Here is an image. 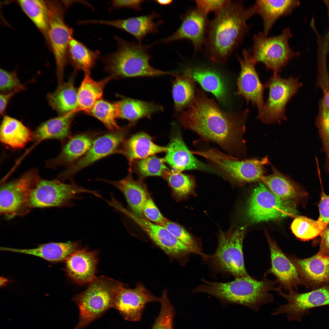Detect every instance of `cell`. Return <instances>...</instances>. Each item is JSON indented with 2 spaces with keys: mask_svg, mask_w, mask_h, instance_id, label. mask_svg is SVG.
<instances>
[{
  "mask_svg": "<svg viewBox=\"0 0 329 329\" xmlns=\"http://www.w3.org/2000/svg\"><path fill=\"white\" fill-rule=\"evenodd\" d=\"M99 180L109 183L119 190L123 194L132 213L143 218V209L148 196L143 183L134 179L130 173L125 178L119 180L105 179Z\"/></svg>",
  "mask_w": 329,
  "mask_h": 329,
  "instance_id": "obj_26",
  "label": "cell"
},
{
  "mask_svg": "<svg viewBox=\"0 0 329 329\" xmlns=\"http://www.w3.org/2000/svg\"><path fill=\"white\" fill-rule=\"evenodd\" d=\"M101 121L111 131L120 129L117 123L118 119L115 102H111L103 98L98 101L92 108L86 113Z\"/></svg>",
  "mask_w": 329,
  "mask_h": 329,
  "instance_id": "obj_39",
  "label": "cell"
},
{
  "mask_svg": "<svg viewBox=\"0 0 329 329\" xmlns=\"http://www.w3.org/2000/svg\"><path fill=\"white\" fill-rule=\"evenodd\" d=\"M127 129L111 131L97 137L86 154L71 164L64 173L66 177L72 176L80 171L98 160L111 154L116 153L119 146L125 140Z\"/></svg>",
  "mask_w": 329,
  "mask_h": 329,
  "instance_id": "obj_17",
  "label": "cell"
},
{
  "mask_svg": "<svg viewBox=\"0 0 329 329\" xmlns=\"http://www.w3.org/2000/svg\"><path fill=\"white\" fill-rule=\"evenodd\" d=\"M76 73L74 72L67 81L58 85L55 91L47 95L49 104L59 115L71 112L77 113V90L74 82Z\"/></svg>",
  "mask_w": 329,
  "mask_h": 329,
  "instance_id": "obj_29",
  "label": "cell"
},
{
  "mask_svg": "<svg viewBox=\"0 0 329 329\" xmlns=\"http://www.w3.org/2000/svg\"><path fill=\"white\" fill-rule=\"evenodd\" d=\"M145 1L142 0H115L110 2V10L122 8L131 9L136 11L141 9V5Z\"/></svg>",
  "mask_w": 329,
  "mask_h": 329,
  "instance_id": "obj_50",
  "label": "cell"
},
{
  "mask_svg": "<svg viewBox=\"0 0 329 329\" xmlns=\"http://www.w3.org/2000/svg\"><path fill=\"white\" fill-rule=\"evenodd\" d=\"M115 101L118 119H126L134 124L143 118H150L154 114L163 110L160 105L153 102L121 96Z\"/></svg>",
  "mask_w": 329,
  "mask_h": 329,
  "instance_id": "obj_28",
  "label": "cell"
},
{
  "mask_svg": "<svg viewBox=\"0 0 329 329\" xmlns=\"http://www.w3.org/2000/svg\"><path fill=\"white\" fill-rule=\"evenodd\" d=\"M182 23L173 34L159 41L168 44L183 39L190 41L196 52L201 51L204 46L209 20L205 15L196 7L188 10L181 16Z\"/></svg>",
  "mask_w": 329,
  "mask_h": 329,
  "instance_id": "obj_18",
  "label": "cell"
},
{
  "mask_svg": "<svg viewBox=\"0 0 329 329\" xmlns=\"http://www.w3.org/2000/svg\"><path fill=\"white\" fill-rule=\"evenodd\" d=\"M41 179L36 169L3 185L0 192V212L8 217L23 214L30 206L31 193Z\"/></svg>",
  "mask_w": 329,
  "mask_h": 329,
  "instance_id": "obj_10",
  "label": "cell"
},
{
  "mask_svg": "<svg viewBox=\"0 0 329 329\" xmlns=\"http://www.w3.org/2000/svg\"><path fill=\"white\" fill-rule=\"evenodd\" d=\"M159 15L155 12L145 15L132 17L125 19L114 20H85L83 25L101 24L113 27L123 30L132 35L141 43L144 38L149 34L158 33V28L163 23L160 20L156 22Z\"/></svg>",
  "mask_w": 329,
  "mask_h": 329,
  "instance_id": "obj_21",
  "label": "cell"
},
{
  "mask_svg": "<svg viewBox=\"0 0 329 329\" xmlns=\"http://www.w3.org/2000/svg\"><path fill=\"white\" fill-rule=\"evenodd\" d=\"M318 207L319 216L317 220L326 228L329 224V195L322 193Z\"/></svg>",
  "mask_w": 329,
  "mask_h": 329,
  "instance_id": "obj_49",
  "label": "cell"
},
{
  "mask_svg": "<svg viewBox=\"0 0 329 329\" xmlns=\"http://www.w3.org/2000/svg\"><path fill=\"white\" fill-rule=\"evenodd\" d=\"M164 159L154 155L136 161L135 168L142 177L158 176L163 177L169 169L165 164Z\"/></svg>",
  "mask_w": 329,
  "mask_h": 329,
  "instance_id": "obj_42",
  "label": "cell"
},
{
  "mask_svg": "<svg viewBox=\"0 0 329 329\" xmlns=\"http://www.w3.org/2000/svg\"><path fill=\"white\" fill-rule=\"evenodd\" d=\"M17 93L14 92L1 93L0 95V113L3 115L7 105L12 97Z\"/></svg>",
  "mask_w": 329,
  "mask_h": 329,
  "instance_id": "obj_52",
  "label": "cell"
},
{
  "mask_svg": "<svg viewBox=\"0 0 329 329\" xmlns=\"http://www.w3.org/2000/svg\"><path fill=\"white\" fill-rule=\"evenodd\" d=\"M265 235L270 250L271 267L266 271L265 275L273 274L279 284L277 287L289 292L297 291L299 285L305 286L293 264L267 232Z\"/></svg>",
  "mask_w": 329,
  "mask_h": 329,
  "instance_id": "obj_19",
  "label": "cell"
},
{
  "mask_svg": "<svg viewBox=\"0 0 329 329\" xmlns=\"http://www.w3.org/2000/svg\"><path fill=\"white\" fill-rule=\"evenodd\" d=\"M275 291L287 300V303L280 305L271 315L285 313L288 319L290 321L295 320L300 322L305 315L310 314L311 309L329 305V285L304 293H299L294 290L286 294L277 287Z\"/></svg>",
  "mask_w": 329,
  "mask_h": 329,
  "instance_id": "obj_13",
  "label": "cell"
},
{
  "mask_svg": "<svg viewBox=\"0 0 329 329\" xmlns=\"http://www.w3.org/2000/svg\"><path fill=\"white\" fill-rule=\"evenodd\" d=\"M2 251L34 255L50 261L65 260L70 255L81 249L79 242H50L31 249H18L1 247Z\"/></svg>",
  "mask_w": 329,
  "mask_h": 329,
  "instance_id": "obj_27",
  "label": "cell"
},
{
  "mask_svg": "<svg viewBox=\"0 0 329 329\" xmlns=\"http://www.w3.org/2000/svg\"><path fill=\"white\" fill-rule=\"evenodd\" d=\"M195 80L205 90L212 93L219 100L223 101L226 95L225 83L220 74L209 68L197 67L192 69Z\"/></svg>",
  "mask_w": 329,
  "mask_h": 329,
  "instance_id": "obj_37",
  "label": "cell"
},
{
  "mask_svg": "<svg viewBox=\"0 0 329 329\" xmlns=\"http://www.w3.org/2000/svg\"><path fill=\"white\" fill-rule=\"evenodd\" d=\"M143 214L147 220L162 226L166 219L161 213L153 200L149 195L144 205Z\"/></svg>",
  "mask_w": 329,
  "mask_h": 329,
  "instance_id": "obj_47",
  "label": "cell"
},
{
  "mask_svg": "<svg viewBox=\"0 0 329 329\" xmlns=\"http://www.w3.org/2000/svg\"><path fill=\"white\" fill-rule=\"evenodd\" d=\"M76 114L71 112L44 122L35 132L36 139L39 141L51 139L65 140L69 135L71 123Z\"/></svg>",
  "mask_w": 329,
  "mask_h": 329,
  "instance_id": "obj_35",
  "label": "cell"
},
{
  "mask_svg": "<svg viewBox=\"0 0 329 329\" xmlns=\"http://www.w3.org/2000/svg\"><path fill=\"white\" fill-rule=\"evenodd\" d=\"M111 80L108 76L99 80L93 79L90 74H85L77 90V113L89 111L95 103L102 98L105 87Z\"/></svg>",
  "mask_w": 329,
  "mask_h": 329,
  "instance_id": "obj_31",
  "label": "cell"
},
{
  "mask_svg": "<svg viewBox=\"0 0 329 329\" xmlns=\"http://www.w3.org/2000/svg\"><path fill=\"white\" fill-rule=\"evenodd\" d=\"M121 148L116 153L123 154L128 160L130 166L133 162L155 154L166 152L167 147L158 145L147 133L141 132L125 140Z\"/></svg>",
  "mask_w": 329,
  "mask_h": 329,
  "instance_id": "obj_24",
  "label": "cell"
},
{
  "mask_svg": "<svg viewBox=\"0 0 329 329\" xmlns=\"http://www.w3.org/2000/svg\"><path fill=\"white\" fill-rule=\"evenodd\" d=\"M237 59L240 66L237 81L238 93L245 99L247 103L251 102L256 106L260 115L265 104L264 92L266 87L260 80L256 69L257 63L251 57L250 49H243L241 57L238 56Z\"/></svg>",
  "mask_w": 329,
  "mask_h": 329,
  "instance_id": "obj_15",
  "label": "cell"
},
{
  "mask_svg": "<svg viewBox=\"0 0 329 329\" xmlns=\"http://www.w3.org/2000/svg\"><path fill=\"white\" fill-rule=\"evenodd\" d=\"M97 251L81 249L70 255L65 260V268L68 277L75 282L89 284L96 278L98 262Z\"/></svg>",
  "mask_w": 329,
  "mask_h": 329,
  "instance_id": "obj_23",
  "label": "cell"
},
{
  "mask_svg": "<svg viewBox=\"0 0 329 329\" xmlns=\"http://www.w3.org/2000/svg\"><path fill=\"white\" fill-rule=\"evenodd\" d=\"M46 3L49 14L47 35L55 59L56 76L59 85L64 82V69L68 62L69 45L73 37V31L65 23L64 10L61 4L53 1H47Z\"/></svg>",
  "mask_w": 329,
  "mask_h": 329,
  "instance_id": "obj_12",
  "label": "cell"
},
{
  "mask_svg": "<svg viewBox=\"0 0 329 329\" xmlns=\"http://www.w3.org/2000/svg\"><path fill=\"white\" fill-rule=\"evenodd\" d=\"M160 298V311L151 329H174L175 312L168 298L167 290L163 291Z\"/></svg>",
  "mask_w": 329,
  "mask_h": 329,
  "instance_id": "obj_43",
  "label": "cell"
},
{
  "mask_svg": "<svg viewBox=\"0 0 329 329\" xmlns=\"http://www.w3.org/2000/svg\"><path fill=\"white\" fill-rule=\"evenodd\" d=\"M321 241L318 253L329 256V228L326 227L320 235Z\"/></svg>",
  "mask_w": 329,
  "mask_h": 329,
  "instance_id": "obj_51",
  "label": "cell"
},
{
  "mask_svg": "<svg viewBox=\"0 0 329 329\" xmlns=\"http://www.w3.org/2000/svg\"><path fill=\"white\" fill-rule=\"evenodd\" d=\"M18 2L36 26L47 35L49 14L46 2L39 0H21L18 1Z\"/></svg>",
  "mask_w": 329,
  "mask_h": 329,
  "instance_id": "obj_38",
  "label": "cell"
},
{
  "mask_svg": "<svg viewBox=\"0 0 329 329\" xmlns=\"http://www.w3.org/2000/svg\"><path fill=\"white\" fill-rule=\"evenodd\" d=\"M167 182L173 193L178 197H185L193 192L195 181L192 176L175 172L171 170L167 172L163 177Z\"/></svg>",
  "mask_w": 329,
  "mask_h": 329,
  "instance_id": "obj_41",
  "label": "cell"
},
{
  "mask_svg": "<svg viewBox=\"0 0 329 329\" xmlns=\"http://www.w3.org/2000/svg\"><path fill=\"white\" fill-rule=\"evenodd\" d=\"M326 228L320 222L307 217H296L292 222L290 228L298 239L309 241L320 235Z\"/></svg>",
  "mask_w": 329,
  "mask_h": 329,
  "instance_id": "obj_40",
  "label": "cell"
},
{
  "mask_svg": "<svg viewBox=\"0 0 329 329\" xmlns=\"http://www.w3.org/2000/svg\"><path fill=\"white\" fill-rule=\"evenodd\" d=\"M89 193L101 198L97 191L87 189L74 183L66 184L57 179H41L32 191L30 208L71 206L78 195Z\"/></svg>",
  "mask_w": 329,
  "mask_h": 329,
  "instance_id": "obj_9",
  "label": "cell"
},
{
  "mask_svg": "<svg viewBox=\"0 0 329 329\" xmlns=\"http://www.w3.org/2000/svg\"><path fill=\"white\" fill-rule=\"evenodd\" d=\"M155 1L161 5H167L171 4L173 1L172 0H157Z\"/></svg>",
  "mask_w": 329,
  "mask_h": 329,
  "instance_id": "obj_53",
  "label": "cell"
},
{
  "mask_svg": "<svg viewBox=\"0 0 329 329\" xmlns=\"http://www.w3.org/2000/svg\"><path fill=\"white\" fill-rule=\"evenodd\" d=\"M116 50L102 58L105 71L112 79L140 76H154L169 75L173 73L162 71L152 67L149 61L150 46L129 42L115 36Z\"/></svg>",
  "mask_w": 329,
  "mask_h": 329,
  "instance_id": "obj_4",
  "label": "cell"
},
{
  "mask_svg": "<svg viewBox=\"0 0 329 329\" xmlns=\"http://www.w3.org/2000/svg\"><path fill=\"white\" fill-rule=\"evenodd\" d=\"M94 134L85 133L71 137L63 147L56 159L60 164H73L84 155L91 147L95 138Z\"/></svg>",
  "mask_w": 329,
  "mask_h": 329,
  "instance_id": "obj_34",
  "label": "cell"
},
{
  "mask_svg": "<svg viewBox=\"0 0 329 329\" xmlns=\"http://www.w3.org/2000/svg\"><path fill=\"white\" fill-rule=\"evenodd\" d=\"M100 55V51L91 50L83 43L73 37L69 45L68 62L73 66L74 72L82 71L90 74Z\"/></svg>",
  "mask_w": 329,
  "mask_h": 329,
  "instance_id": "obj_33",
  "label": "cell"
},
{
  "mask_svg": "<svg viewBox=\"0 0 329 329\" xmlns=\"http://www.w3.org/2000/svg\"><path fill=\"white\" fill-rule=\"evenodd\" d=\"M192 152L209 160L222 172L240 183L261 180L264 176V166L269 162L267 157L260 160H240L214 149Z\"/></svg>",
  "mask_w": 329,
  "mask_h": 329,
  "instance_id": "obj_7",
  "label": "cell"
},
{
  "mask_svg": "<svg viewBox=\"0 0 329 329\" xmlns=\"http://www.w3.org/2000/svg\"><path fill=\"white\" fill-rule=\"evenodd\" d=\"M255 14L253 5L246 7L243 1L228 0L209 21L204 45L207 57L217 63L226 62L249 33L247 22Z\"/></svg>",
  "mask_w": 329,
  "mask_h": 329,
  "instance_id": "obj_2",
  "label": "cell"
},
{
  "mask_svg": "<svg viewBox=\"0 0 329 329\" xmlns=\"http://www.w3.org/2000/svg\"><path fill=\"white\" fill-rule=\"evenodd\" d=\"M8 281L7 279L3 277L0 278V285H3Z\"/></svg>",
  "mask_w": 329,
  "mask_h": 329,
  "instance_id": "obj_54",
  "label": "cell"
},
{
  "mask_svg": "<svg viewBox=\"0 0 329 329\" xmlns=\"http://www.w3.org/2000/svg\"><path fill=\"white\" fill-rule=\"evenodd\" d=\"M297 213L292 202L278 198L262 183L254 189L246 209L247 217L253 223L280 220Z\"/></svg>",
  "mask_w": 329,
  "mask_h": 329,
  "instance_id": "obj_8",
  "label": "cell"
},
{
  "mask_svg": "<svg viewBox=\"0 0 329 329\" xmlns=\"http://www.w3.org/2000/svg\"><path fill=\"white\" fill-rule=\"evenodd\" d=\"M292 37L290 29H284L278 35L269 37L260 32L254 35L253 44L250 50L252 58L256 63L261 62L268 70L278 74L292 58L300 53L290 48L288 41Z\"/></svg>",
  "mask_w": 329,
  "mask_h": 329,
  "instance_id": "obj_6",
  "label": "cell"
},
{
  "mask_svg": "<svg viewBox=\"0 0 329 329\" xmlns=\"http://www.w3.org/2000/svg\"><path fill=\"white\" fill-rule=\"evenodd\" d=\"M307 288L315 289L329 285V256L317 253L306 258L286 255Z\"/></svg>",
  "mask_w": 329,
  "mask_h": 329,
  "instance_id": "obj_20",
  "label": "cell"
},
{
  "mask_svg": "<svg viewBox=\"0 0 329 329\" xmlns=\"http://www.w3.org/2000/svg\"><path fill=\"white\" fill-rule=\"evenodd\" d=\"M167 150L164 158L173 172L195 169L216 172L209 166L196 159L187 147L180 134H174L167 147Z\"/></svg>",
  "mask_w": 329,
  "mask_h": 329,
  "instance_id": "obj_22",
  "label": "cell"
},
{
  "mask_svg": "<svg viewBox=\"0 0 329 329\" xmlns=\"http://www.w3.org/2000/svg\"><path fill=\"white\" fill-rule=\"evenodd\" d=\"M300 2L297 0H256L253 4L255 14L262 18L263 33L268 36L276 21L280 17L290 14Z\"/></svg>",
  "mask_w": 329,
  "mask_h": 329,
  "instance_id": "obj_25",
  "label": "cell"
},
{
  "mask_svg": "<svg viewBox=\"0 0 329 329\" xmlns=\"http://www.w3.org/2000/svg\"><path fill=\"white\" fill-rule=\"evenodd\" d=\"M124 284L115 296L112 308L116 310L126 320L137 322L141 318L146 304L160 302V298L153 295L141 283L131 289Z\"/></svg>",
  "mask_w": 329,
  "mask_h": 329,
  "instance_id": "obj_16",
  "label": "cell"
},
{
  "mask_svg": "<svg viewBox=\"0 0 329 329\" xmlns=\"http://www.w3.org/2000/svg\"><path fill=\"white\" fill-rule=\"evenodd\" d=\"M33 136L30 130L20 121L8 116H4L0 128V139L2 143L13 148H21Z\"/></svg>",
  "mask_w": 329,
  "mask_h": 329,
  "instance_id": "obj_32",
  "label": "cell"
},
{
  "mask_svg": "<svg viewBox=\"0 0 329 329\" xmlns=\"http://www.w3.org/2000/svg\"><path fill=\"white\" fill-rule=\"evenodd\" d=\"M202 283L193 293H207L217 298L222 304H236L257 312L263 305L273 302L269 292L275 291L278 282L266 278L258 281L249 275L236 278L232 281L218 282L202 281Z\"/></svg>",
  "mask_w": 329,
  "mask_h": 329,
  "instance_id": "obj_3",
  "label": "cell"
},
{
  "mask_svg": "<svg viewBox=\"0 0 329 329\" xmlns=\"http://www.w3.org/2000/svg\"><path fill=\"white\" fill-rule=\"evenodd\" d=\"M302 85L298 78L291 76L285 79L274 73L265 84L269 89L268 97L258 119L266 124L280 123L286 120V106Z\"/></svg>",
  "mask_w": 329,
  "mask_h": 329,
  "instance_id": "obj_11",
  "label": "cell"
},
{
  "mask_svg": "<svg viewBox=\"0 0 329 329\" xmlns=\"http://www.w3.org/2000/svg\"><path fill=\"white\" fill-rule=\"evenodd\" d=\"M25 87L20 82L16 71L0 69V90L1 93H18L24 90Z\"/></svg>",
  "mask_w": 329,
  "mask_h": 329,
  "instance_id": "obj_46",
  "label": "cell"
},
{
  "mask_svg": "<svg viewBox=\"0 0 329 329\" xmlns=\"http://www.w3.org/2000/svg\"><path fill=\"white\" fill-rule=\"evenodd\" d=\"M175 79L172 85V94L176 114L181 113L191 103L195 94V80L191 68L180 74L174 73Z\"/></svg>",
  "mask_w": 329,
  "mask_h": 329,
  "instance_id": "obj_30",
  "label": "cell"
},
{
  "mask_svg": "<svg viewBox=\"0 0 329 329\" xmlns=\"http://www.w3.org/2000/svg\"><path fill=\"white\" fill-rule=\"evenodd\" d=\"M249 110L226 112L214 98L201 89L196 91L193 101L179 116L183 127L205 140L218 144L228 152L238 155L244 148L243 134Z\"/></svg>",
  "mask_w": 329,
  "mask_h": 329,
  "instance_id": "obj_1",
  "label": "cell"
},
{
  "mask_svg": "<svg viewBox=\"0 0 329 329\" xmlns=\"http://www.w3.org/2000/svg\"><path fill=\"white\" fill-rule=\"evenodd\" d=\"M246 229L243 226L235 231L221 232L216 250L212 254H206L202 260L217 273L235 278L249 275L245 266L242 251Z\"/></svg>",
  "mask_w": 329,
  "mask_h": 329,
  "instance_id": "obj_5",
  "label": "cell"
},
{
  "mask_svg": "<svg viewBox=\"0 0 329 329\" xmlns=\"http://www.w3.org/2000/svg\"><path fill=\"white\" fill-rule=\"evenodd\" d=\"M228 0H197L194 1L196 7L205 15L207 16L210 12L214 13L219 10Z\"/></svg>",
  "mask_w": 329,
  "mask_h": 329,
  "instance_id": "obj_48",
  "label": "cell"
},
{
  "mask_svg": "<svg viewBox=\"0 0 329 329\" xmlns=\"http://www.w3.org/2000/svg\"><path fill=\"white\" fill-rule=\"evenodd\" d=\"M273 174L263 176L261 181L278 198L293 202L299 195L298 188L287 177L272 167Z\"/></svg>",
  "mask_w": 329,
  "mask_h": 329,
  "instance_id": "obj_36",
  "label": "cell"
},
{
  "mask_svg": "<svg viewBox=\"0 0 329 329\" xmlns=\"http://www.w3.org/2000/svg\"><path fill=\"white\" fill-rule=\"evenodd\" d=\"M162 226L182 242L196 250L201 258L205 255L199 242L182 226L167 218Z\"/></svg>",
  "mask_w": 329,
  "mask_h": 329,
  "instance_id": "obj_45",
  "label": "cell"
},
{
  "mask_svg": "<svg viewBox=\"0 0 329 329\" xmlns=\"http://www.w3.org/2000/svg\"><path fill=\"white\" fill-rule=\"evenodd\" d=\"M120 210L136 223L152 240L170 257L185 264L192 254L199 255L193 248L185 245L164 227L138 217L122 207Z\"/></svg>",
  "mask_w": 329,
  "mask_h": 329,
  "instance_id": "obj_14",
  "label": "cell"
},
{
  "mask_svg": "<svg viewBox=\"0 0 329 329\" xmlns=\"http://www.w3.org/2000/svg\"><path fill=\"white\" fill-rule=\"evenodd\" d=\"M317 83L323 93L319 103L317 122L318 127L329 126V75L324 74L318 76Z\"/></svg>",
  "mask_w": 329,
  "mask_h": 329,
  "instance_id": "obj_44",
  "label": "cell"
}]
</instances>
